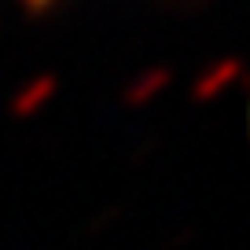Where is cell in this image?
<instances>
[{
    "label": "cell",
    "instance_id": "6da1fadb",
    "mask_svg": "<svg viewBox=\"0 0 250 250\" xmlns=\"http://www.w3.org/2000/svg\"><path fill=\"white\" fill-rule=\"evenodd\" d=\"M22 4H26L30 11H33V15H48L52 8H59L62 0H22Z\"/></svg>",
    "mask_w": 250,
    "mask_h": 250
}]
</instances>
